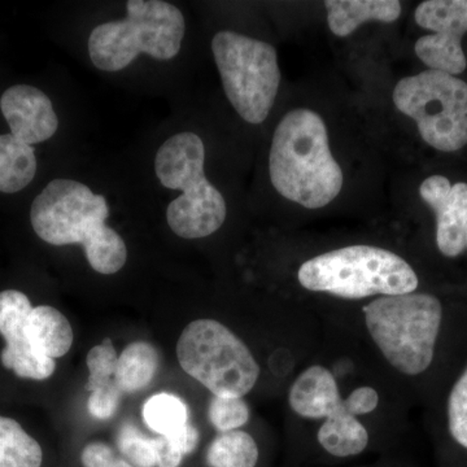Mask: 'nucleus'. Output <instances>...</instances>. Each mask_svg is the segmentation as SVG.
<instances>
[{"instance_id": "obj_26", "label": "nucleus", "mask_w": 467, "mask_h": 467, "mask_svg": "<svg viewBox=\"0 0 467 467\" xmlns=\"http://www.w3.org/2000/svg\"><path fill=\"white\" fill-rule=\"evenodd\" d=\"M448 426L451 438L467 450V368L448 399Z\"/></svg>"}, {"instance_id": "obj_31", "label": "nucleus", "mask_w": 467, "mask_h": 467, "mask_svg": "<svg viewBox=\"0 0 467 467\" xmlns=\"http://www.w3.org/2000/svg\"><path fill=\"white\" fill-rule=\"evenodd\" d=\"M110 467H133L130 465V463L126 462V461L121 459H116L115 462H113V465Z\"/></svg>"}, {"instance_id": "obj_21", "label": "nucleus", "mask_w": 467, "mask_h": 467, "mask_svg": "<svg viewBox=\"0 0 467 467\" xmlns=\"http://www.w3.org/2000/svg\"><path fill=\"white\" fill-rule=\"evenodd\" d=\"M39 442L20 423L0 416V467H41Z\"/></svg>"}, {"instance_id": "obj_1", "label": "nucleus", "mask_w": 467, "mask_h": 467, "mask_svg": "<svg viewBox=\"0 0 467 467\" xmlns=\"http://www.w3.org/2000/svg\"><path fill=\"white\" fill-rule=\"evenodd\" d=\"M109 202L86 184L73 180L51 181L34 199L30 221L36 235L52 245H84L95 272L110 275L128 259L124 239L106 223Z\"/></svg>"}, {"instance_id": "obj_9", "label": "nucleus", "mask_w": 467, "mask_h": 467, "mask_svg": "<svg viewBox=\"0 0 467 467\" xmlns=\"http://www.w3.org/2000/svg\"><path fill=\"white\" fill-rule=\"evenodd\" d=\"M393 103L416 121L427 144L454 152L467 144V84L456 76L427 69L405 77L393 90Z\"/></svg>"}, {"instance_id": "obj_4", "label": "nucleus", "mask_w": 467, "mask_h": 467, "mask_svg": "<svg viewBox=\"0 0 467 467\" xmlns=\"http://www.w3.org/2000/svg\"><path fill=\"white\" fill-rule=\"evenodd\" d=\"M122 20L101 24L88 38L92 64L103 72H119L140 54L171 60L180 54L186 23L180 8L161 0H129Z\"/></svg>"}, {"instance_id": "obj_29", "label": "nucleus", "mask_w": 467, "mask_h": 467, "mask_svg": "<svg viewBox=\"0 0 467 467\" xmlns=\"http://www.w3.org/2000/svg\"><path fill=\"white\" fill-rule=\"evenodd\" d=\"M116 459L110 447L103 442H90L81 453L84 467H110Z\"/></svg>"}, {"instance_id": "obj_20", "label": "nucleus", "mask_w": 467, "mask_h": 467, "mask_svg": "<svg viewBox=\"0 0 467 467\" xmlns=\"http://www.w3.org/2000/svg\"><path fill=\"white\" fill-rule=\"evenodd\" d=\"M159 353L152 344H129L117 362L115 382L122 392L134 393L146 389L159 368Z\"/></svg>"}, {"instance_id": "obj_8", "label": "nucleus", "mask_w": 467, "mask_h": 467, "mask_svg": "<svg viewBox=\"0 0 467 467\" xmlns=\"http://www.w3.org/2000/svg\"><path fill=\"white\" fill-rule=\"evenodd\" d=\"M212 51L234 109L244 121L263 124L275 106L281 84L275 48L259 39L223 30L213 36Z\"/></svg>"}, {"instance_id": "obj_6", "label": "nucleus", "mask_w": 467, "mask_h": 467, "mask_svg": "<svg viewBox=\"0 0 467 467\" xmlns=\"http://www.w3.org/2000/svg\"><path fill=\"white\" fill-rule=\"evenodd\" d=\"M365 322L387 361L407 376L431 365L441 331L442 306L434 295L384 296L364 308Z\"/></svg>"}, {"instance_id": "obj_24", "label": "nucleus", "mask_w": 467, "mask_h": 467, "mask_svg": "<svg viewBox=\"0 0 467 467\" xmlns=\"http://www.w3.org/2000/svg\"><path fill=\"white\" fill-rule=\"evenodd\" d=\"M208 417L218 431H234L248 422L250 408L242 399L214 396L209 404Z\"/></svg>"}, {"instance_id": "obj_18", "label": "nucleus", "mask_w": 467, "mask_h": 467, "mask_svg": "<svg viewBox=\"0 0 467 467\" xmlns=\"http://www.w3.org/2000/svg\"><path fill=\"white\" fill-rule=\"evenodd\" d=\"M36 152L11 133L0 135V192L15 193L29 186L36 177Z\"/></svg>"}, {"instance_id": "obj_23", "label": "nucleus", "mask_w": 467, "mask_h": 467, "mask_svg": "<svg viewBox=\"0 0 467 467\" xmlns=\"http://www.w3.org/2000/svg\"><path fill=\"white\" fill-rule=\"evenodd\" d=\"M86 362H88V371H90V376H88V383L85 386L86 391L94 392L95 389L112 382L119 356H117L115 347L110 339L107 337L104 343L91 348Z\"/></svg>"}, {"instance_id": "obj_14", "label": "nucleus", "mask_w": 467, "mask_h": 467, "mask_svg": "<svg viewBox=\"0 0 467 467\" xmlns=\"http://www.w3.org/2000/svg\"><path fill=\"white\" fill-rule=\"evenodd\" d=\"M144 423L152 431L168 439L183 456L192 454L198 447L199 432L189 422V409L178 396L159 393L144 402Z\"/></svg>"}, {"instance_id": "obj_32", "label": "nucleus", "mask_w": 467, "mask_h": 467, "mask_svg": "<svg viewBox=\"0 0 467 467\" xmlns=\"http://www.w3.org/2000/svg\"><path fill=\"white\" fill-rule=\"evenodd\" d=\"M466 245H467V229H466Z\"/></svg>"}, {"instance_id": "obj_15", "label": "nucleus", "mask_w": 467, "mask_h": 467, "mask_svg": "<svg viewBox=\"0 0 467 467\" xmlns=\"http://www.w3.org/2000/svg\"><path fill=\"white\" fill-rule=\"evenodd\" d=\"M291 408L304 418H328L344 408L337 380L326 368H306L290 389Z\"/></svg>"}, {"instance_id": "obj_2", "label": "nucleus", "mask_w": 467, "mask_h": 467, "mask_svg": "<svg viewBox=\"0 0 467 467\" xmlns=\"http://www.w3.org/2000/svg\"><path fill=\"white\" fill-rule=\"evenodd\" d=\"M269 175L279 195L308 209L324 208L339 195L343 171L318 113L297 109L279 121L270 147Z\"/></svg>"}, {"instance_id": "obj_5", "label": "nucleus", "mask_w": 467, "mask_h": 467, "mask_svg": "<svg viewBox=\"0 0 467 467\" xmlns=\"http://www.w3.org/2000/svg\"><path fill=\"white\" fill-rule=\"evenodd\" d=\"M299 282L309 291L344 299L413 294L418 276L399 254L373 245H349L304 263Z\"/></svg>"}, {"instance_id": "obj_13", "label": "nucleus", "mask_w": 467, "mask_h": 467, "mask_svg": "<svg viewBox=\"0 0 467 467\" xmlns=\"http://www.w3.org/2000/svg\"><path fill=\"white\" fill-rule=\"evenodd\" d=\"M0 110L11 134L29 146L46 142L57 133L58 119L50 98L34 86L7 88L0 98Z\"/></svg>"}, {"instance_id": "obj_12", "label": "nucleus", "mask_w": 467, "mask_h": 467, "mask_svg": "<svg viewBox=\"0 0 467 467\" xmlns=\"http://www.w3.org/2000/svg\"><path fill=\"white\" fill-rule=\"evenodd\" d=\"M422 201L436 214V244L444 256L457 257L466 248L467 183L451 186L448 178L431 175L420 187Z\"/></svg>"}, {"instance_id": "obj_28", "label": "nucleus", "mask_w": 467, "mask_h": 467, "mask_svg": "<svg viewBox=\"0 0 467 467\" xmlns=\"http://www.w3.org/2000/svg\"><path fill=\"white\" fill-rule=\"evenodd\" d=\"M379 402V396L371 387H359L350 392L348 398L344 400V408L352 416H362L376 410Z\"/></svg>"}, {"instance_id": "obj_11", "label": "nucleus", "mask_w": 467, "mask_h": 467, "mask_svg": "<svg viewBox=\"0 0 467 467\" xmlns=\"http://www.w3.org/2000/svg\"><path fill=\"white\" fill-rule=\"evenodd\" d=\"M33 306L26 294L17 290L0 292V335L5 348L0 353L3 367L24 379L45 380L55 373V359L42 358L30 344L27 321Z\"/></svg>"}, {"instance_id": "obj_27", "label": "nucleus", "mask_w": 467, "mask_h": 467, "mask_svg": "<svg viewBox=\"0 0 467 467\" xmlns=\"http://www.w3.org/2000/svg\"><path fill=\"white\" fill-rule=\"evenodd\" d=\"M122 393L124 392L117 386L115 379L107 386L95 389L94 392H91L88 402L91 416L98 420H109L115 416L119 402H121Z\"/></svg>"}, {"instance_id": "obj_19", "label": "nucleus", "mask_w": 467, "mask_h": 467, "mask_svg": "<svg viewBox=\"0 0 467 467\" xmlns=\"http://www.w3.org/2000/svg\"><path fill=\"white\" fill-rule=\"evenodd\" d=\"M318 441L327 453L335 457L358 456L367 450L368 434L364 425L343 408L334 416L326 418L319 427Z\"/></svg>"}, {"instance_id": "obj_17", "label": "nucleus", "mask_w": 467, "mask_h": 467, "mask_svg": "<svg viewBox=\"0 0 467 467\" xmlns=\"http://www.w3.org/2000/svg\"><path fill=\"white\" fill-rule=\"evenodd\" d=\"M27 337L42 358H60L73 344V330L63 313L48 306L33 308L27 321Z\"/></svg>"}, {"instance_id": "obj_25", "label": "nucleus", "mask_w": 467, "mask_h": 467, "mask_svg": "<svg viewBox=\"0 0 467 467\" xmlns=\"http://www.w3.org/2000/svg\"><path fill=\"white\" fill-rule=\"evenodd\" d=\"M117 444H119V451L128 457L135 466H158L152 439L147 438L130 423L122 427L119 438H117Z\"/></svg>"}, {"instance_id": "obj_22", "label": "nucleus", "mask_w": 467, "mask_h": 467, "mask_svg": "<svg viewBox=\"0 0 467 467\" xmlns=\"http://www.w3.org/2000/svg\"><path fill=\"white\" fill-rule=\"evenodd\" d=\"M212 467H254L259 461V448L250 434L242 430L221 432L207 451Z\"/></svg>"}, {"instance_id": "obj_30", "label": "nucleus", "mask_w": 467, "mask_h": 467, "mask_svg": "<svg viewBox=\"0 0 467 467\" xmlns=\"http://www.w3.org/2000/svg\"><path fill=\"white\" fill-rule=\"evenodd\" d=\"M159 467H178L183 459L182 451L174 447L164 436L152 439Z\"/></svg>"}, {"instance_id": "obj_16", "label": "nucleus", "mask_w": 467, "mask_h": 467, "mask_svg": "<svg viewBox=\"0 0 467 467\" xmlns=\"http://www.w3.org/2000/svg\"><path fill=\"white\" fill-rule=\"evenodd\" d=\"M327 23L337 36H348L368 21L393 23L401 15L398 0H326Z\"/></svg>"}, {"instance_id": "obj_7", "label": "nucleus", "mask_w": 467, "mask_h": 467, "mask_svg": "<svg viewBox=\"0 0 467 467\" xmlns=\"http://www.w3.org/2000/svg\"><path fill=\"white\" fill-rule=\"evenodd\" d=\"M177 358L190 377L221 398L242 399L260 377L250 348L214 319H196L186 326L178 339Z\"/></svg>"}, {"instance_id": "obj_3", "label": "nucleus", "mask_w": 467, "mask_h": 467, "mask_svg": "<svg viewBox=\"0 0 467 467\" xmlns=\"http://www.w3.org/2000/svg\"><path fill=\"white\" fill-rule=\"evenodd\" d=\"M205 147L192 131H182L162 143L155 158V173L169 190H181L167 209L168 225L183 239H201L225 223V198L204 171Z\"/></svg>"}, {"instance_id": "obj_10", "label": "nucleus", "mask_w": 467, "mask_h": 467, "mask_svg": "<svg viewBox=\"0 0 467 467\" xmlns=\"http://www.w3.org/2000/svg\"><path fill=\"white\" fill-rule=\"evenodd\" d=\"M414 18L418 26L432 32L416 43L420 60L430 69L451 76L465 72L461 41L467 33V0H426L416 8Z\"/></svg>"}]
</instances>
